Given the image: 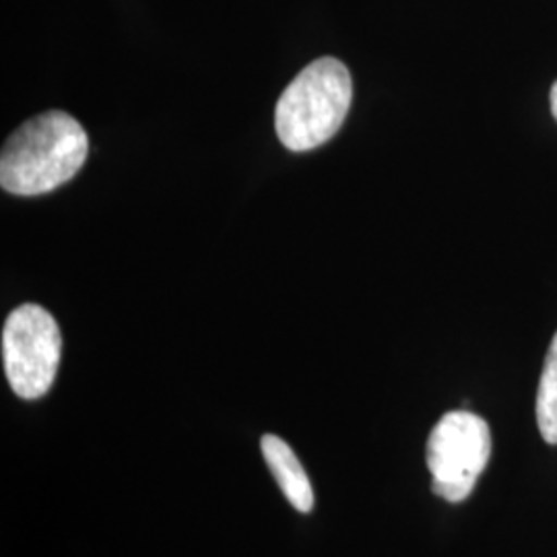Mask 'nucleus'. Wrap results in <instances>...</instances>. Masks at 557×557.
I'll list each match as a JSON object with an SVG mask.
<instances>
[{
  "label": "nucleus",
  "instance_id": "1",
  "mask_svg": "<svg viewBox=\"0 0 557 557\" xmlns=\"http://www.w3.org/2000/svg\"><path fill=\"white\" fill-rule=\"evenodd\" d=\"M89 156V137L66 112L50 110L23 122L0 153V184L7 193L38 197L57 190Z\"/></svg>",
  "mask_w": 557,
  "mask_h": 557
},
{
  "label": "nucleus",
  "instance_id": "2",
  "mask_svg": "<svg viewBox=\"0 0 557 557\" xmlns=\"http://www.w3.org/2000/svg\"><path fill=\"white\" fill-rule=\"evenodd\" d=\"M354 100L349 69L333 57L308 64L292 81L275 110L278 139L289 151H310L333 139Z\"/></svg>",
  "mask_w": 557,
  "mask_h": 557
},
{
  "label": "nucleus",
  "instance_id": "3",
  "mask_svg": "<svg viewBox=\"0 0 557 557\" xmlns=\"http://www.w3.org/2000/svg\"><path fill=\"white\" fill-rule=\"evenodd\" d=\"M492 457V432L483 418L471 411H450L434 425L425 462L432 490L438 498L458 504L471 496Z\"/></svg>",
  "mask_w": 557,
  "mask_h": 557
},
{
  "label": "nucleus",
  "instance_id": "4",
  "mask_svg": "<svg viewBox=\"0 0 557 557\" xmlns=\"http://www.w3.org/2000/svg\"><path fill=\"white\" fill-rule=\"evenodd\" d=\"M60 351L59 322L38 304H23L4 320L2 363L17 397L36 400L52 388Z\"/></svg>",
  "mask_w": 557,
  "mask_h": 557
},
{
  "label": "nucleus",
  "instance_id": "5",
  "mask_svg": "<svg viewBox=\"0 0 557 557\" xmlns=\"http://www.w3.org/2000/svg\"><path fill=\"white\" fill-rule=\"evenodd\" d=\"M260 450L287 502L298 512H310L314 506V490L294 448L285 440L267 434L260 440Z\"/></svg>",
  "mask_w": 557,
  "mask_h": 557
},
{
  "label": "nucleus",
  "instance_id": "6",
  "mask_svg": "<svg viewBox=\"0 0 557 557\" xmlns=\"http://www.w3.org/2000/svg\"><path fill=\"white\" fill-rule=\"evenodd\" d=\"M537 425L547 444H557V333L552 338L539 380Z\"/></svg>",
  "mask_w": 557,
  "mask_h": 557
},
{
  "label": "nucleus",
  "instance_id": "7",
  "mask_svg": "<svg viewBox=\"0 0 557 557\" xmlns=\"http://www.w3.org/2000/svg\"><path fill=\"white\" fill-rule=\"evenodd\" d=\"M552 112H554V116L557 120V81L554 83V87H552Z\"/></svg>",
  "mask_w": 557,
  "mask_h": 557
}]
</instances>
